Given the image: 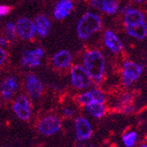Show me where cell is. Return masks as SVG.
Listing matches in <instances>:
<instances>
[{"label":"cell","mask_w":147,"mask_h":147,"mask_svg":"<svg viewBox=\"0 0 147 147\" xmlns=\"http://www.w3.org/2000/svg\"><path fill=\"white\" fill-rule=\"evenodd\" d=\"M83 65L89 73L95 85H100L103 82L107 64L105 57L100 51L91 49L85 52L83 57Z\"/></svg>","instance_id":"obj_1"},{"label":"cell","mask_w":147,"mask_h":147,"mask_svg":"<svg viewBox=\"0 0 147 147\" xmlns=\"http://www.w3.org/2000/svg\"><path fill=\"white\" fill-rule=\"evenodd\" d=\"M102 25V21L98 13L87 12L81 17L76 25V32L83 40H89L91 37L99 32Z\"/></svg>","instance_id":"obj_2"},{"label":"cell","mask_w":147,"mask_h":147,"mask_svg":"<svg viewBox=\"0 0 147 147\" xmlns=\"http://www.w3.org/2000/svg\"><path fill=\"white\" fill-rule=\"evenodd\" d=\"M63 117L55 113H48L37 119L35 129L40 136L50 137L57 135L62 129Z\"/></svg>","instance_id":"obj_3"},{"label":"cell","mask_w":147,"mask_h":147,"mask_svg":"<svg viewBox=\"0 0 147 147\" xmlns=\"http://www.w3.org/2000/svg\"><path fill=\"white\" fill-rule=\"evenodd\" d=\"M32 100L26 93L17 94L12 100L11 109L13 115L21 121L27 122L33 116Z\"/></svg>","instance_id":"obj_4"},{"label":"cell","mask_w":147,"mask_h":147,"mask_svg":"<svg viewBox=\"0 0 147 147\" xmlns=\"http://www.w3.org/2000/svg\"><path fill=\"white\" fill-rule=\"evenodd\" d=\"M74 137L77 144L89 142L93 136V127L86 115H77L73 120Z\"/></svg>","instance_id":"obj_5"},{"label":"cell","mask_w":147,"mask_h":147,"mask_svg":"<svg viewBox=\"0 0 147 147\" xmlns=\"http://www.w3.org/2000/svg\"><path fill=\"white\" fill-rule=\"evenodd\" d=\"M69 76L71 85L76 91H85L91 88V86L93 84V81L91 76L83 65H73L69 71Z\"/></svg>","instance_id":"obj_6"},{"label":"cell","mask_w":147,"mask_h":147,"mask_svg":"<svg viewBox=\"0 0 147 147\" xmlns=\"http://www.w3.org/2000/svg\"><path fill=\"white\" fill-rule=\"evenodd\" d=\"M76 104L84 108L93 103H107L108 96L106 92L99 87H91L85 91L80 92L75 98Z\"/></svg>","instance_id":"obj_7"},{"label":"cell","mask_w":147,"mask_h":147,"mask_svg":"<svg viewBox=\"0 0 147 147\" xmlns=\"http://www.w3.org/2000/svg\"><path fill=\"white\" fill-rule=\"evenodd\" d=\"M143 67L135 61L127 60L122 64L121 84L125 88H129L141 77Z\"/></svg>","instance_id":"obj_8"},{"label":"cell","mask_w":147,"mask_h":147,"mask_svg":"<svg viewBox=\"0 0 147 147\" xmlns=\"http://www.w3.org/2000/svg\"><path fill=\"white\" fill-rule=\"evenodd\" d=\"M44 55H45V51L42 48L24 50L21 55L20 64L24 67L36 68L40 65Z\"/></svg>","instance_id":"obj_9"},{"label":"cell","mask_w":147,"mask_h":147,"mask_svg":"<svg viewBox=\"0 0 147 147\" xmlns=\"http://www.w3.org/2000/svg\"><path fill=\"white\" fill-rule=\"evenodd\" d=\"M20 84L18 79L13 76H5L0 84V93L3 100L8 102L12 101L16 96L19 91Z\"/></svg>","instance_id":"obj_10"},{"label":"cell","mask_w":147,"mask_h":147,"mask_svg":"<svg viewBox=\"0 0 147 147\" xmlns=\"http://www.w3.org/2000/svg\"><path fill=\"white\" fill-rule=\"evenodd\" d=\"M43 84L41 80L34 74H29L24 80L25 93L32 100H39L43 93Z\"/></svg>","instance_id":"obj_11"},{"label":"cell","mask_w":147,"mask_h":147,"mask_svg":"<svg viewBox=\"0 0 147 147\" xmlns=\"http://www.w3.org/2000/svg\"><path fill=\"white\" fill-rule=\"evenodd\" d=\"M16 30L18 37L23 40H31L37 34L34 20L28 17H21L16 21Z\"/></svg>","instance_id":"obj_12"},{"label":"cell","mask_w":147,"mask_h":147,"mask_svg":"<svg viewBox=\"0 0 147 147\" xmlns=\"http://www.w3.org/2000/svg\"><path fill=\"white\" fill-rule=\"evenodd\" d=\"M92 8L107 16H114L119 11V4L117 0H90Z\"/></svg>","instance_id":"obj_13"},{"label":"cell","mask_w":147,"mask_h":147,"mask_svg":"<svg viewBox=\"0 0 147 147\" xmlns=\"http://www.w3.org/2000/svg\"><path fill=\"white\" fill-rule=\"evenodd\" d=\"M73 62L72 54L67 49H62L52 56V64L54 67L59 70H67L71 68Z\"/></svg>","instance_id":"obj_14"},{"label":"cell","mask_w":147,"mask_h":147,"mask_svg":"<svg viewBox=\"0 0 147 147\" xmlns=\"http://www.w3.org/2000/svg\"><path fill=\"white\" fill-rule=\"evenodd\" d=\"M103 42L106 48L113 54H119L123 50V43L113 31L107 30L103 35Z\"/></svg>","instance_id":"obj_15"},{"label":"cell","mask_w":147,"mask_h":147,"mask_svg":"<svg viewBox=\"0 0 147 147\" xmlns=\"http://www.w3.org/2000/svg\"><path fill=\"white\" fill-rule=\"evenodd\" d=\"M134 96L130 92H124L115 97L109 104V108H111L113 110L117 112L122 113L123 110L127 106L134 104Z\"/></svg>","instance_id":"obj_16"},{"label":"cell","mask_w":147,"mask_h":147,"mask_svg":"<svg viewBox=\"0 0 147 147\" xmlns=\"http://www.w3.org/2000/svg\"><path fill=\"white\" fill-rule=\"evenodd\" d=\"M125 29H126L127 33L136 40H142L147 37V24L145 21L125 24Z\"/></svg>","instance_id":"obj_17"},{"label":"cell","mask_w":147,"mask_h":147,"mask_svg":"<svg viewBox=\"0 0 147 147\" xmlns=\"http://www.w3.org/2000/svg\"><path fill=\"white\" fill-rule=\"evenodd\" d=\"M84 109V111L88 117L95 120H100L106 117L109 112V106L107 103H93L88 105Z\"/></svg>","instance_id":"obj_18"},{"label":"cell","mask_w":147,"mask_h":147,"mask_svg":"<svg viewBox=\"0 0 147 147\" xmlns=\"http://www.w3.org/2000/svg\"><path fill=\"white\" fill-rule=\"evenodd\" d=\"M74 9L72 0H58L53 10V16L56 20H64Z\"/></svg>","instance_id":"obj_19"},{"label":"cell","mask_w":147,"mask_h":147,"mask_svg":"<svg viewBox=\"0 0 147 147\" xmlns=\"http://www.w3.org/2000/svg\"><path fill=\"white\" fill-rule=\"evenodd\" d=\"M120 12L124 14V24H135L137 22L145 21L144 13L136 8H131V7H123Z\"/></svg>","instance_id":"obj_20"},{"label":"cell","mask_w":147,"mask_h":147,"mask_svg":"<svg viewBox=\"0 0 147 147\" xmlns=\"http://www.w3.org/2000/svg\"><path fill=\"white\" fill-rule=\"evenodd\" d=\"M34 23L36 26L37 34L40 37L44 38V37H46L49 34L51 29V24L49 19L46 16L40 14V16H38L34 19Z\"/></svg>","instance_id":"obj_21"},{"label":"cell","mask_w":147,"mask_h":147,"mask_svg":"<svg viewBox=\"0 0 147 147\" xmlns=\"http://www.w3.org/2000/svg\"><path fill=\"white\" fill-rule=\"evenodd\" d=\"M121 141L125 147H136L140 143L138 132L135 129H128L125 131L122 135Z\"/></svg>","instance_id":"obj_22"},{"label":"cell","mask_w":147,"mask_h":147,"mask_svg":"<svg viewBox=\"0 0 147 147\" xmlns=\"http://www.w3.org/2000/svg\"><path fill=\"white\" fill-rule=\"evenodd\" d=\"M17 35V30H16V24L9 22L5 24L4 27V37L6 38L8 41H12L16 38Z\"/></svg>","instance_id":"obj_23"},{"label":"cell","mask_w":147,"mask_h":147,"mask_svg":"<svg viewBox=\"0 0 147 147\" xmlns=\"http://www.w3.org/2000/svg\"><path fill=\"white\" fill-rule=\"evenodd\" d=\"M76 105L73 106L70 104H67V105L63 106V108L61 109V111H60L61 117L63 119H75V117L77 116V110H76Z\"/></svg>","instance_id":"obj_24"},{"label":"cell","mask_w":147,"mask_h":147,"mask_svg":"<svg viewBox=\"0 0 147 147\" xmlns=\"http://www.w3.org/2000/svg\"><path fill=\"white\" fill-rule=\"evenodd\" d=\"M10 12H11V7L9 5H0V16L1 17L6 16Z\"/></svg>","instance_id":"obj_25"},{"label":"cell","mask_w":147,"mask_h":147,"mask_svg":"<svg viewBox=\"0 0 147 147\" xmlns=\"http://www.w3.org/2000/svg\"><path fill=\"white\" fill-rule=\"evenodd\" d=\"M5 59H6V52L4 49V48H1L0 49V64L3 65Z\"/></svg>","instance_id":"obj_26"},{"label":"cell","mask_w":147,"mask_h":147,"mask_svg":"<svg viewBox=\"0 0 147 147\" xmlns=\"http://www.w3.org/2000/svg\"><path fill=\"white\" fill-rule=\"evenodd\" d=\"M77 147H96L93 144L90 143L89 142H85V143H83V144H77Z\"/></svg>","instance_id":"obj_27"},{"label":"cell","mask_w":147,"mask_h":147,"mask_svg":"<svg viewBox=\"0 0 147 147\" xmlns=\"http://www.w3.org/2000/svg\"><path fill=\"white\" fill-rule=\"evenodd\" d=\"M7 40H6V38H5V37L3 36V37H1L0 38V45H1V48H4V47H5L6 46V44H7Z\"/></svg>","instance_id":"obj_28"},{"label":"cell","mask_w":147,"mask_h":147,"mask_svg":"<svg viewBox=\"0 0 147 147\" xmlns=\"http://www.w3.org/2000/svg\"><path fill=\"white\" fill-rule=\"evenodd\" d=\"M136 147H147V142H146V141L140 142Z\"/></svg>","instance_id":"obj_29"},{"label":"cell","mask_w":147,"mask_h":147,"mask_svg":"<svg viewBox=\"0 0 147 147\" xmlns=\"http://www.w3.org/2000/svg\"><path fill=\"white\" fill-rule=\"evenodd\" d=\"M132 2H135V3H138V4H141V3H144L145 0H131Z\"/></svg>","instance_id":"obj_30"},{"label":"cell","mask_w":147,"mask_h":147,"mask_svg":"<svg viewBox=\"0 0 147 147\" xmlns=\"http://www.w3.org/2000/svg\"><path fill=\"white\" fill-rule=\"evenodd\" d=\"M145 141H146V142H147V136H145Z\"/></svg>","instance_id":"obj_31"},{"label":"cell","mask_w":147,"mask_h":147,"mask_svg":"<svg viewBox=\"0 0 147 147\" xmlns=\"http://www.w3.org/2000/svg\"><path fill=\"white\" fill-rule=\"evenodd\" d=\"M4 147H13V146H4Z\"/></svg>","instance_id":"obj_32"}]
</instances>
